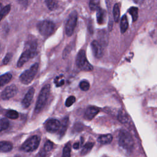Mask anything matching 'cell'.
<instances>
[{
  "instance_id": "19",
  "label": "cell",
  "mask_w": 157,
  "mask_h": 157,
  "mask_svg": "<svg viewBox=\"0 0 157 157\" xmlns=\"http://www.w3.org/2000/svg\"><path fill=\"white\" fill-rule=\"evenodd\" d=\"M10 8L11 6L10 4L3 7L2 4L0 2V21H1V20L9 13L10 10Z\"/></svg>"
},
{
  "instance_id": "38",
  "label": "cell",
  "mask_w": 157,
  "mask_h": 157,
  "mask_svg": "<svg viewBox=\"0 0 157 157\" xmlns=\"http://www.w3.org/2000/svg\"><path fill=\"white\" fill-rule=\"evenodd\" d=\"M136 3L138 4H141L144 2V0H133Z\"/></svg>"
},
{
  "instance_id": "22",
  "label": "cell",
  "mask_w": 157,
  "mask_h": 157,
  "mask_svg": "<svg viewBox=\"0 0 157 157\" xmlns=\"http://www.w3.org/2000/svg\"><path fill=\"white\" fill-rule=\"evenodd\" d=\"M5 115L8 118L12 119V120H16L18 118L19 114L18 112H17L15 110H8L5 113Z\"/></svg>"
},
{
  "instance_id": "14",
  "label": "cell",
  "mask_w": 157,
  "mask_h": 157,
  "mask_svg": "<svg viewBox=\"0 0 157 157\" xmlns=\"http://www.w3.org/2000/svg\"><path fill=\"white\" fill-rule=\"evenodd\" d=\"M13 148V145L9 141H0V153L9 152Z\"/></svg>"
},
{
  "instance_id": "28",
  "label": "cell",
  "mask_w": 157,
  "mask_h": 157,
  "mask_svg": "<svg viewBox=\"0 0 157 157\" xmlns=\"http://www.w3.org/2000/svg\"><path fill=\"white\" fill-rule=\"evenodd\" d=\"M129 13L131 15L132 20L134 21H136L138 18V9L136 7H131L129 9Z\"/></svg>"
},
{
  "instance_id": "6",
  "label": "cell",
  "mask_w": 157,
  "mask_h": 157,
  "mask_svg": "<svg viewBox=\"0 0 157 157\" xmlns=\"http://www.w3.org/2000/svg\"><path fill=\"white\" fill-rule=\"evenodd\" d=\"M37 29L40 34L44 37H48L55 29V25L53 22L48 20H44L39 22L37 25Z\"/></svg>"
},
{
  "instance_id": "2",
  "label": "cell",
  "mask_w": 157,
  "mask_h": 157,
  "mask_svg": "<svg viewBox=\"0 0 157 157\" xmlns=\"http://www.w3.org/2000/svg\"><path fill=\"white\" fill-rule=\"evenodd\" d=\"M118 144L126 150H131L134 147V140L129 132L125 130H121L118 135Z\"/></svg>"
},
{
  "instance_id": "27",
  "label": "cell",
  "mask_w": 157,
  "mask_h": 157,
  "mask_svg": "<svg viewBox=\"0 0 157 157\" xmlns=\"http://www.w3.org/2000/svg\"><path fill=\"white\" fill-rule=\"evenodd\" d=\"M54 144L50 140H47L42 148L44 151H45L47 153H48L53 148Z\"/></svg>"
},
{
  "instance_id": "11",
  "label": "cell",
  "mask_w": 157,
  "mask_h": 157,
  "mask_svg": "<svg viewBox=\"0 0 157 157\" xmlns=\"http://www.w3.org/2000/svg\"><path fill=\"white\" fill-rule=\"evenodd\" d=\"M34 93H35V90L34 88H31L28 91V92L26 93V94H25V97L23 98L21 101V104L23 108L26 109L30 105L32 102V100L33 99Z\"/></svg>"
},
{
  "instance_id": "7",
  "label": "cell",
  "mask_w": 157,
  "mask_h": 157,
  "mask_svg": "<svg viewBox=\"0 0 157 157\" xmlns=\"http://www.w3.org/2000/svg\"><path fill=\"white\" fill-rule=\"evenodd\" d=\"M77 21V14L75 11L71 13L66 25V33L68 36H71L75 28Z\"/></svg>"
},
{
  "instance_id": "5",
  "label": "cell",
  "mask_w": 157,
  "mask_h": 157,
  "mask_svg": "<svg viewBox=\"0 0 157 157\" xmlns=\"http://www.w3.org/2000/svg\"><path fill=\"white\" fill-rule=\"evenodd\" d=\"M75 61L77 67L81 70L90 71L93 69L92 65L87 60L85 52L83 50H81L78 52L76 57Z\"/></svg>"
},
{
  "instance_id": "31",
  "label": "cell",
  "mask_w": 157,
  "mask_h": 157,
  "mask_svg": "<svg viewBox=\"0 0 157 157\" xmlns=\"http://www.w3.org/2000/svg\"><path fill=\"white\" fill-rule=\"evenodd\" d=\"M99 0H90V8L91 10H97L99 7Z\"/></svg>"
},
{
  "instance_id": "4",
  "label": "cell",
  "mask_w": 157,
  "mask_h": 157,
  "mask_svg": "<svg viewBox=\"0 0 157 157\" xmlns=\"http://www.w3.org/2000/svg\"><path fill=\"white\" fill-rule=\"evenodd\" d=\"M40 144V137L34 135L28 138L21 146L20 150L25 152H31L36 150Z\"/></svg>"
},
{
  "instance_id": "8",
  "label": "cell",
  "mask_w": 157,
  "mask_h": 157,
  "mask_svg": "<svg viewBox=\"0 0 157 157\" xmlns=\"http://www.w3.org/2000/svg\"><path fill=\"white\" fill-rule=\"evenodd\" d=\"M61 126V122L54 118L47 120L44 123V128L46 131L50 133H54L58 131Z\"/></svg>"
},
{
  "instance_id": "36",
  "label": "cell",
  "mask_w": 157,
  "mask_h": 157,
  "mask_svg": "<svg viewBox=\"0 0 157 157\" xmlns=\"http://www.w3.org/2000/svg\"><path fill=\"white\" fill-rule=\"evenodd\" d=\"M18 2L20 5H21L24 7H26L28 4V0H18Z\"/></svg>"
},
{
  "instance_id": "23",
  "label": "cell",
  "mask_w": 157,
  "mask_h": 157,
  "mask_svg": "<svg viewBox=\"0 0 157 157\" xmlns=\"http://www.w3.org/2000/svg\"><path fill=\"white\" fill-rule=\"evenodd\" d=\"M45 4L50 10H53L58 7V0H45Z\"/></svg>"
},
{
  "instance_id": "13",
  "label": "cell",
  "mask_w": 157,
  "mask_h": 157,
  "mask_svg": "<svg viewBox=\"0 0 157 157\" xmlns=\"http://www.w3.org/2000/svg\"><path fill=\"white\" fill-rule=\"evenodd\" d=\"M100 109L94 106H90L88 107L85 113V117L86 119L91 120H92L99 112Z\"/></svg>"
},
{
  "instance_id": "34",
  "label": "cell",
  "mask_w": 157,
  "mask_h": 157,
  "mask_svg": "<svg viewBox=\"0 0 157 157\" xmlns=\"http://www.w3.org/2000/svg\"><path fill=\"white\" fill-rule=\"evenodd\" d=\"M118 118L121 123H126L128 121V117L124 113L120 112L118 116Z\"/></svg>"
},
{
  "instance_id": "26",
  "label": "cell",
  "mask_w": 157,
  "mask_h": 157,
  "mask_svg": "<svg viewBox=\"0 0 157 157\" xmlns=\"http://www.w3.org/2000/svg\"><path fill=\"white\" fill-rule=\"evenodd\" d=\"M9 121L7 118L0 119V132L6 130L9 126Z\"/></svg>"
},
{
  "instance_id": "1",
  "label": "cell",
  "mask_w": 157,
  "mask_h": 157,
  "mask_svg": "<svg viewBox=\"0 0 157 157\" xmlns=\"http://www.w3.org/2000/svg\"><path fill=\"white\" fill-rule=\"evenodd\" d=\"M50 91V85L47 84L45 85L41 89L38 98L37 99V102L36 104V107L34 108V113L36 114L39 113L44 109L47 100L49 97Z\"/></svg>"
},
{
  "instance_id": "21",
  "label": "cell",
  "mask_w": 157,
  "mask_h": 157,
  "mask_svg": "<svg viewBox=\"0 0 157 157\" xmlns=\"http://www.w3.org/2000/svg\"><path fill=\"white\" fill-rule=\"evenodd\" d=\"M128 28V21L126 15H123L121 19L120 23V30L121 33H124L126 31Z\"/></svg>"
},
{
  "instance_id": "16",
  "label": "cell",
  "mask_w": 157,
  "mask_h": 157,
  "mask_svg": "<svg viewBox=\"0 0 157 157\" xmlns=\"http://www.w3.org/2000/svg\"><path fill=\"white\" fill-rule=\"evenodd\" d=\"M68 123H69V118L68 117H65L64 119H63L61 123V126L60 128L58 130V134L62 137L64 135L66 129L67 128L68 126Z\"/></svg>"
},
{
  "instance_id": "29",
  "label": "cell",
  "mask_w": 157,
  "mask_h": 157,
  "mask_svg": "<svg viewBox=\"0 0 157 157\" xmlns=\"http://www.w3.org/2000/svg\"><path fill=\"white\" fill-rule=\"evenodd\" d=\"M93 143H91V142H88L86 143L83 147L82 148V150L81 151V154L82 155H86V153H88L91 150V148H93Z\"/></svg>"
},
{
  "instance_id": "15",
  "label": "cell",
  "mask_w": 157,
  "mask_h": 157,
  "mask_svg": "<svg viewBox=\"0 0 157 157\" xmlns=\"http://www.w3.org/2000/svg\"><path fill=\"white\" fill-rule=\"evenodd\" d=\"M113 139V136L110 134H104L100 136L98 138V141L101 144H110Z\"/></svg>"
},
{
  "instance_id": "32",
  "label": "cell",
  "mask_w": 157,
  "mask_h": 157,
  "mask_svg": "<svg viewBox=\"0 0 157 157\" xmlns=\"http://www.w3.org/2000/svg\"><path fill=\"white\" fill-rule=\"evenodd\" d=\"M75 98L74 96H70L67 98L65 102V105L66 107H69L71 106L75 102Z\"/></svg>"
},
{
  "instance_id": "3",
  "label": "cell",
  "mask_w": 157,
  "mask_h": 157,
  "mask_svg": "<svg viewBox=\"0 0 157 157\" xmlns=\"http://www.w3.org/2000/svg\"><path fill=\"white\" fill-rule=\"evenodd\" d=\"M39 69L38 63H34L31 67L25 71L20 76L19 79L20 82L25 85L29 84L34 79L36 76Z\"/></svg>"
},
{
  "instance_id": "20",
  "label": "cell",
  "mask_w": 157,
  "mask_h": 157,
  "mask_svg": "<svg viewBox=\"0 0 157 157\" xmlns=\"http://www.w3.org/2000/svg\"><path fill=\"white\" fill-rule=\"evenodd\" d=\"M100 33H101L99 34V43L103 47H104L107 45V41H108V37L107 35V34L104 31H101Z\"/></svg>"
},
{
  "instance_id": "12",
  "label": "cell",
  "mask_w": 157,
  "mask_h": 157,
  "mask_svg": "<svg viewBox=\"0 0 157 157\" xmlns=\"http://www.w3.org/2000/svg\"><path fill=\"white\" fill-rule=\"evenodd\" d=\"M91 48L93 53L95 57L100 58L103 56L104 49L103 47L97 40H93L91 43Z\"/></svg>"
},
{
  "instance_id": "33",
  "label": "cell",
  "mask_w": 157,
  "mask_h": 157,
  "mask_svg": "<svg viewBox=\"0 0 157 157\" xmlns=\"http://www.w3.org/2000/svg\"><path fill=\"white\" fill-rule=\"evenodd\" d=\"M12 57V53H7L6 55L5 56V57L4 58L3 60H2V64L4 65L7 64L9 63V61H10Z\"/></svg>"
},
{
  "instance_id": "40",
  "label": "cell",
  "mask_w": 157,
  "mask_h": 157,
  "mask_svg": "<svg viewBox=\"0 0 157 157\" xmlns=\"http://www.w3.org/2000/svg\"><path fill=\"white\" fill-rule=\"evenodd\" d=\"M17 157H19V156H17Z\"/></svg>"
},
{
  "instance_id": "30",
  "label": "cell",
  "mask_w": 157,
  "mask_h": 157,
  "mask_svg": "<svg viewBox=\"0 0 157 157\" xmlns=\"http://www.w3.org/2000/svg\"><path fill=\"white\" fill-rule=\"evenodd\" d=\"M80 88L83 91H88L90 89V83L87 80H82L79 83Z\"/></svg>"
},
{
  "instance_id": "18",
  "label": "cell",
  "mask_w": 157,
  "mask_h": 157,
  "mask_svg": "<svg viewBox=\"0 0 157 157\" xmlns=\"http://www.w3.org/2000/svg\"><path fill=\"white\" fill-rule=\"evenodd\" d=\"M12 75L10 72H7L0 75V87L8 83L12 79Z\"/></svg>"
},
{
  "instance_id": "37",
  "label": "cell",
  "mask_w": 157,
  "mask_h": 157,
  "mask_svg": "<svg viewBox=\"0 0 157 157\" xmlns=\"http://www.w3.org/2000/svg\"><path fill=\"white\" fill-rule=\"evenodd\" d=\"M80 147V144L78 142H76V143H74V145H73V148L74 149H78Z\"/></svg>"
},
{
  "instance_id": "35",
  "label": "cell",
  "mask_w": 157,
  "mask_h": 157,
  "mask_svg": "<svg viewBox=\"0 0 157 157\" xmlns=\"http://www.w3.org/2000/svg\"><path fill=\"white\" fill-rule=\"evenodd\" d=\"M54 83L56 85V86L59 87L62 86L64 83V80L61 78V77H57L54 80Z\"/></svg>"
},
{
  "instance_id": "41",
  "label": "cell",
  "mask_w": 157,
  "mask_h": 157,
  "mask_svg": "<svg viewBox=\"0 0 157 157\" xmlns=\"http://www.w3.org/2000/svg\"><path fill=\"white\" fill-rule=\"evenodd\" d=\"M0 108H1V106H0Z\"/></svg>"
},
{
  "instance_id": "17",
  "label": "cell",
  "mask_w": 157,
  "mask_h": 157,
  "mask_svg": "<svg viewBox=\"0 0 157 157\" xmlns=\"http://www.w3.org/2000/svg\"><path fill=\"white\" fill-rule=\"evenodd\" d=\"M97 21L100 25H102L105 21V12L104 10L99 7L97 10Z\"/></svg>"
},
{
  "instance_id": "9",
  "label": "cell",
  "mask_w": 157,
  "mask_h": 157,
  "mask_svg": "<svg viewBox=\"0 0 157 157\" xmlns=\"http://www.w3.org/2000/svg\"><path fill=\"white\" fill-rule=\"evenodd\" d=\"M18 91V88L15 85H10L7 86L5 89L2 91L1 97L3 100H8L13 98Z\"/></svg>"
},
{
  "instance_id": "25",
  "label": "cell",
  "mask_w": 157,
  "mask_h": 157,
  "mask_svg": "<svg viewBox=\"0 0 157 157\" xmlns=\"http://www.w3.org/2000/svg\"><path fill=\"white\" fill-rule=\"evenodd\" d=\"M71 145L70 143L66 144L63 148L62 157H71Z\"/></svg>"
},
{
  "instance_id": "39",
  "label": "cell",
  "mask_w": 157,
  "mask_h": 157,
  "mask_svg": "<svg viewBox=\"0 0 157 157\" xmlns=\"http://www.w3.org/2000/svg\"><path fill=\"white\" fill-rule=\"evenodd\" d=\"M0 50H1V45H0Z\"/></svg>"
},
{
  "instance_id": "10",
  "label": "cell",
  "mask_w": 157,
  "mask_h": 157,
  "mask_svg": "<svg viewBox=\"0 0 157 157\" xmlns=\"http://www.w3.org/2000/svg\"><path fill=\"white\" fill-rule=\"evenodd\" d=\"M25 50H24L19 59L18 60V62H17L18 67H22L29 59L35 56V55L29 49L26 48H25Z\"/></svg>"
},
{
  "instance_id": "24",
  "label": "cell",
  "mask_w": 157,
  "mask_h": 157,
  "mask_svg": "<svg viewBox=\"0 0 157 157\" xmlns=\"http://www.w3.org/2000/svg\"><path fill=\"white\" fill-rule=\"evenodd\" d=\"M120 12L119 5L118 4H115L113 9V18L115 21L117 22L118 21L120 18Z\"/></svg>"
}]
</instances>
